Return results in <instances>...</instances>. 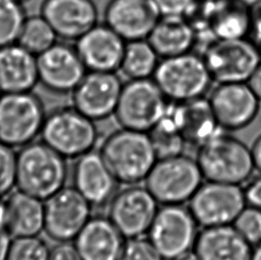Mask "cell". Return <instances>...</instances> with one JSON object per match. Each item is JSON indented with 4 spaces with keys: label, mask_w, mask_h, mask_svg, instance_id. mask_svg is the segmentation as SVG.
<instances>
[{
    "label": "cell",
    "mask_w": 261,
    "mask_h": 260,
    "mask_svg": "<svg viewBox=\"0 0 261 260\" xmlns=\"http://www.w3.org/2000/svg\"><path fill=\"white\" fill-rule=\"evenodd\" d=\"M67 159L43 141H33L17 152L16 187L46 200L63 189L69 175Z\"/></svg>",
    "instance_id": "obj_1"
},
{
    "label": "cell",
    "mask_w": 261,
    "mask_h": 260,
    "mask_svg": "<svg viewBox=\"0 0 261 260\" xmlns=\"http://www.w3.org/2000/svg\"><path fill=\"white\" fill-rule=\"evenodd\" d=\"M100 153L119 183L146 179L158 161L148 133L120 127L103 141Z\"/></svg>",
    "instance_id": "obj_2"
},
{
    "label": "cell",
    "mask_w": 261,
    "mask_h": 260,
    "mask_svg": "<svg viewBox=\"0 0 261 260\" xmlns=\"http://www.w3.org/2000/svg\"><path fill=\"white\" fill-rule=\"evenodd\" d=\"M196 161L205 179L212 182L242 186L256 169L251 148L223 129L198 148Z\"/></svg>",
    "instance_id": "obj_3"
},
{
    "label": "cell",
    "mask_w": 261,
    "mask_h": 260,
    "mask_svg": "<svg viewBox=\"0 0 261 260\" xmlns=\"http://www.w3.org/2000/svg\"><path fill=\"white\" fill-rule=\"evenodd\" d=\"M40 136L42 141L66 159H77L93 151L98 141L95 120L73 106L46 113Z\"/></svg>",
    "instance_id": "obj_4"
},
{
    "label": "cell",
    "mask_w": 261,
    "mask_h": 260,
    "mask_svg": "<svg viewBox=\"0 0 261 260\" xmlns=\"http://www.w3.org/2000/svg\"><path fill=\"white\" fill-rule=\"evenodd\" d=\"M170 106L152 77L128 80L122 87L114 116L120 127L148 133L169 113Z\"/></svg>",
    "instance_id": "obj_5"
},
{
    "label": "cell",
    "mask_w": 261,
    "mask_h": 260,
    "mask_svg": "<svg viewBox=\"0 0 261 260\" xmlns=\"http://www.w3.org/2000/svg\"><path fill=\"white\" fill-rule=\"evenodd\" d=\"M152 79L171 102L205 96L214 82L203 57L194 51L161 59Z\"/></svg>",
    "instance_id": "obj_6"
},
{
    "label": "cell",
    "mask_w": 261,
    "mask_h": 260,
    "mask_svg": "<svg viewBox=\"0 0 261 260\" xmlns=\"http://www.w3.org/2000/svg\"><path fill=\"white\" fill-rule=\"evenodd\" d=\"M45 106L33 92L0 94V142L22 147L40 136Z\"/></svg>",
    "instance_id": "obj_7"
},
{
    "label": "cell",
    "mask_w": 261,
    "mask_h": 260,
    "mask_svg": "<svg viewBox=\"0 0 261 260\" xmlns=\"http://www.w3.org/2000/svg\"><path fill=\"white\" fill-rule=\"evenodd\" d=\"M203 179L196 159L181 154L158 160L145 186L160 203L183 204L192 199Z\"/></svg>",
    "instance_id": "obj_8"
},
{
    "label": "cell",
    "mask_w": 261,
    "mask_h": 260,
    "mask_svg": "<svg viewBox=\"0 0 261 260\" xmlns=\"http://www.w3.org/2000/svg\"><path fill=\"white\" fill-rule=\"evenodd\" d=\"M199 224L189 207L168 204L160 207L148 238L165 260H174L194 250Z\"/></svg>",
    "instance_id": "obj_9"
},
{
    "label": "cell",
    "mask_w": 261,
    "mask_h": 260,
    "mask_svg": "<svg viewBox=\"0 0 261 260\" xmlns=\"http://www.w3.org/2000/svg\"><path fill=\"white\" fill-rule=\"evenodd\" d=\"M201 56L216 84L247 82L261 63L258 45L247 38L215 39Z\"/></svg>",
    "instance_id": "obj_10"
},
{
    "label": "cell",
    "mask_w": 261,
    "mask_h": 260,
    "mask_svg": "<svg viewBox=\"0 0 261 260\" xmlns=\"http://www.w3.org/2000/svg\"><path fill=\"white\" fill-rule=\"evenodd\" d=\"M189 209L202 227L233 225L247 206L242 186L208 181L192 197Z\"/></svg>",
    "instance_id": "obj_11"
},
{
    "label": "cell",
    "mask_w": 261,
    "mask_h": 260,
    "mask_svg": "<svg viewBox=\"0 0 261 260\" xmlns=\"http://www.w3.org/2000/svg\"><path fill=\"white\" fill-rule=\"evenodd\" d=\"M92 207L74 187H64L46 200L44 231L57 243L71 242L91 218Z\"/></svg>",
    "instance_id": "obj_12"
},
{
    "label": "cell",
    "mask_w": 261,
    "mask_h": 260,
    "mask_svg": "<svg viewBox=\"0 0 261 260\" xmlns=\"http://www.w3.org/2000/svg\"><path fill=\"white\" fill-rule=\"evenodd\" d=\"M158 203L147 187L130 185L111 200L109 218L125 238L140 237L148 232L159 211Z\"/></svg>",
    "instance_id": "obj_13"
},
{
    "label": "cell",
    "mask_w": 261,
    "mask_h": 260,
    "mask_svg": "<svg viewBox=\"0 0 261 260\" xmlns=\"http://www.w3.org/2000/svg\"><path fill=\"white\" fill-rule=\"evenodd\" d=\"M219 127L237 131L253 122L260 108V101L246 82L217 83L208 96Z\"/></svg>",
    "instance_id": "obj_14"
},
{
    "label": "cell",
    "mask_w": 261,
    "mask_h": 260,
    "mask_svg": "<svg viewBox=\"0 0 261 260\" xmlns=\"http://www.w3.org/2000/svg\"><path fill=\"white\" fill-rule=\"evenodd\" d=\"M123 82L117 72L88 71L71 93L72 106L91 120L114 115Z\"/></svg>",
    "instance_id": "obj_15"
},
{
    "label": "cell",
    "mask_w": 261,
    "mask_h": 260,
    "mask_svg": "<svg viewBox=\"0 0 261 260\" xmlns=\"http://www.w3.org/2000/svg\"><path fill=\"white\" fill-rule=\"evenodd\" d=\"M39 82L56 94H71L88 70L75 46L57 42L37 57Z\"/></svg>",
    "instance_id": "obj_16"
},
{
    "label": "cell",
    "mask_w": 261,
    "mask_h": 260,
    "mask_svg": "<svg viewBox=\"0 0 261 260\" xmlns=\"http://www.w3.org/2000/svg\"><path fill=\"white\" fill-rule=\"evenodd\" d=\"M161 16L153 0H110L105 23L128 42L148 39Z\"/></svg>",
    "instance_id": "obj_17"
},
{
    "label": "cell",
    "mask_w": 261,
    "mask_h": 260,
    "mask_svg": "<svg viewBox=\"0 0 261 260\" xmlns=\"http://www.w3.org/2000/svg\"><path fill=\"white\" fill-rule=\"evenodd\" d=\"M40 14L58 39L65 41H76L98 23V10L93 0H44Z\"/></svg>",
    "instance_id": "obj_18"
},
{
    "label": "cell",
    "mask_w": 261,
    "mask_h": 260,
    "mask_svg": "<svg viewBox=\"0 0 261 260\" xmlns=\"http://www.w3.org/2000/svg\"><path fill=\"white\" fill-rule=\"evenodd\" d=\"M75 42L76 50L88 71L120 70L127 41L108 25L97 23Z\"/></svg>",
    "instance_id": "obj_19"
},
{
    "label": "cell",
    "mask_w": 261,
    "mask_h": 260,
    "mask_svg": "<svg viewBox=\"0 0 261 260\" xmlns=\"http://www.w3.org/2000/svg\"><path fill=\"white\" fill-rule=\"evenodd\" d=\"M73 185L94 207L110 203L116 194L119 181L100 151H88L77 158L73 167Z\"/></svg>",
    "instance_id": "obj_20"
},
{
    "label": "cell",
    "mask_w": 261,
    "mask_h": 260,
    "mask_svg": "<svg viewBox=\"0 0 261 260\" xmlns=\"http://www.w3.org/2000/svg\"><path fill=\"white\" fill-rule=\"evenodd\" d=\"M169 114L187 144L197 148L222 130L206 95L171 102Z\"/></svg>",
    "instance_id": "obj_21"
},
{
    "label": "cell",
    "mask_w": 261,
    "mask_h": 260,
    "mask_svg": "<svg viewBox=\"0 0 261 260\" xmlns=\"http://www.w3.org/2000/svg\"><path fill=\"white\" fill-rule=\"evenodd\" d=\"M75 246L83 260H120L125 236L109 217H91L76 237Z\"/></svg>",
    "instance_id": "obj_22"
},
{
    "label": "cell",
    "mask_w": 261,
    "mask_h": 260,
    "mask_svg": "<svg viewBox=\"0 0 261 260\" xmlns=\"http://www.w3.org/2000/svg\"><path fill=\"white\" fill-rule=\"evenodd\" d=\"M39 83L35 55L17 42L0 47V94L32 92Z\"/></svg>",
    "instance_id": "obj_23"
},
{
    "label": "cell",
    "mask_w": 261,
    "mask_h": 260,
    "mask_svg": "<svg viewBox=\"0 0 261 260\" xmlns=\"http://www.w3.org/2000/svg\"><path fill=\"white\" fill-rule=\"evenodd\" d=\"M194 251L201 260H251L253 247L233 225L203 227Z\"/></svg>",
    "instance_id": "obj_24"
},
{
    "label": "cell",
    "mask_w": 261,
    "mask_h": 260,
    "mask_svg": "<svg viewBox=\"0 0 261 260\" xmlns=\"http://www.w3.org/2000/svg\"><path fill=\"white\" fill-rule=\"evenodd\" d=\"M44 200L21 190L12 192L6 204L5 228L15 238L39 236L45 229Z\"/></svg>",
    "instance_id": "obj_25"
},
{
    "label": "cell",
    "mask_w": 261,
    "mask_h": 260,
    "mask_svg": "<svg viewBox=\"0 0 261 260\" xmlns=\"http://www.w3.org/2000/svg\"><path fill=\"white\" fill-rule=\"evenodd\" d=\"M147 40L163 59L194 51L196 32L184 16L162 15Z\"/></svg>",
    "instance_id": "obj_26"
},
{
    "label": "cell",
    "mask_w": 261,
    "mask_h": 260,
    "mask_svg": "<svg viewBox=\"0 0 261 260\" xmlns=\"http://www.w3.org/2000/svg\"><path fill=\"white\" fill-rule=\"evenodd\" d=\"M251 30L250 7L238 0L212 2L208 31L217 39L247 38Z\"/></svg>",
    "instance_id": "obj_27"
},
{
    "label": "cell",
    "mask_w": 261,
    "mask_h": 260,
    "mask_svg": "<svg viewBox=\"0 0 261 260\" xmlns=\"http://www.w3.org/2000/svg\"><path fill=\"white\" fill-rule=\"evenodd\" d=\"M161 57L147 39L126 44L120 70L127 80L152 79Z\"/></svg>",
    "instance_id": "obj_28"
},
{
    "label": "cell",
    "mask_w": 261,
    "mask_h": 260,
    "mask_svg": "<svg viewBox=\"0 0 261 260\" xmlns=\"http://www.w3.org/2000/svg\"><path fill=\"white\" fill-rule=\"evenodd\" d=\"M57 39L58 37L52 26L39 14L27 16L17 43L38 57L58 42Z\"/></svg>",
    "instance_id": "obj_29"
},
{
    "label": "cell",
    "mask_w": 261,
    "mask_h": 260,
    "mask_svg": "<svg viewBox=\"0 0 261 260\" xmlns=\"http://www.w3.org/2000/svg\"><path fill=\"white\" fill-rule=\"evenodd\" d=\"M148 135L158 160L183 154L187 142L169 113L149 131Z\"/></svg>",
    "instance_id": "obj_30"
},
{
    "label": "cell",
    "mask_w": 261,
    "mask_h": 260,
    "mask_svg": "<svg viewBox=\"0 0 261 260\" xmlns=\"http://www.w3.org/2000/svg\"><path fill=\"white\" fill-rule=\"evenodd\" d=\"M23 2L0 0V47L17 42L27 18Z\"/></svg>",
    "instance_id": "obj_31"
},
{
    "label": "cell",
    "mask_w": 261,
    "mask_h": 260,
    "mask_svg": "<svg viewBox=\"0 0 261 260\" xmlns=\"http://www.w3.org/2000/svg\"><path fill=\"white\" fill-rule=\"evenodd\" d=\"M50 250L39 236L19 237L11 243L7 260H49Z\"/></svg>",
    "instance_id": "obj_32"
},
{
    "label": "cell",
    "mask_w": 261,
    "mask_h": 260,
    "mask_svg": "<svg viewBox=\"0 0 261 260\" xmlns=\"http://www.w3.org/2000/svg\"><path fill=\"white\" fill-rule=\"evenodd\" d=\"M16 167L17 152L0 142V199L8 196L16 187Z\"/></svg>",
    "instance_id": "obj_33"
},
{
    "label": "cell",
    "mask_w": 261,
    "mask_h": 260,
    "mask_svg": "<svg viewBox=\"0 0 261 260\" xmlns=\"http://www.w3.org/2000/svg\"><path fill=\"white\" fill-rule=\"evenodd\" d=\"M233 225L253 248L261 244V210L246 206Z\"/></svg>",
    "instance_id": "obj_34"
},
{
    "label": "cell",
    "mask_w": 261,
    "mask_h": 260,
    "mask_svg": "<svg viewBox=\"0 0 261 260\" xmlns=\"http://www.w3.org/2000/svg\"><path fill=\"white\" fill-rule=\"evenodd\" d=\"M120 260H165L153 243L144 236L129 238L124 245Z\"/></svg>",
    "instance_id": "obj_35"
},
{
    "label": "cell",
    "mask_w": 261,
    "mask_h": 260,
    "mask_svg": "<svg viewBox=\"0 0 261 260\" xmlns=\"http://www.w3.org/2000/svg\"><path fill=\"white\" fill-rule=\"evenodd\" d=\"M162 15L184 16L194 0H153Z\"/></svg>",
    "instance_id": "obj_36"
},
{
    "label": "cell",
    "mask_w": 261,
    "mask_h": 260,
    "mask_svg": "<svg viewBox=\"0 0 261 260\" xmlns=\"http://www.w3.org/2000/svg\"><path fill=\"white\" fill-rule=\"evenodd\" d=\"M243 188L247 206L261 210V173L251 177Z\"/></svg>",
    "instance_id": "obj_37"
},
{
    "label": "cell",
    "mask_w": 261,
    "mask_h": 260,
    "mask_svg": "<svg viewBox=\"0 0 261 260\" xmlns=\"http://www.w3.org/2000/svg\"><path fill=\"white\" fill-rule=\"evenodd\" d=\"M49 260H83L75 244L70 242L58 243L50 250Z\"/></svg>",
    "instance_id": "obj_38"
},
{
    "label": "cell",
    "mask_w": 261,
    "mask_h": 260,
    "mask_svg": "<svg viewBox=\"0 0 261 260\" xmlns=\"http://www.w3.org/2000/svg\"><path fill=\"white\" fill-rule=\"evenodd\" d=\"M251 30L250 35L257 45L261 43V2L250 7Z\"/></svg>",
    "instance_id": "obj_39"
},
{
    "label": "cell",
    "mask_w": 261,
    "mask_h": 260,
    "mask_svg": "<svg viewBox=\"0 0 261 260\" xmlns=\"http://www.w3.org/2000/svg\"><path fill=\"white\" fill-rule=\"evenodd\" d=\"M246 83L261 102V63L255 69Z\"/></svg>",
    "instance_id": "obj_40"
},
{
    "label": "cell",
    "mask_w": 261,
    "mask_h": 260,
    "mask_svg": "<svg viewBox=\"0 0 261 260\" xmlns=\"http://www.w3.org/2000/svg\"><path fill=\"white\" fill-rule=\"evenodd\" d=\"M11 243L9 232L5 228H0V260H7Z\"/></svg>",
    "instance_id": "obj_41"
},
{
    "label": "cell",
    "mask_w": 261,
    "mask_h": 260,
    "mask_svg": "<svg viewBox=\"0 0 261 260\" xmlns=\"http://www.w3.org/2000/svg\"><path fill=\"white\" fill-rule=\"evenodd\" d=\"M253 162H254L255 169L261 173V134L257 137L254 143L251 147Z\"/></svg>",
    "instance_id": "obj_42"
},
{
    "label": "cell",
    "mask_w": 261,
    "mask_h": 260,
    "mask_svg": "<svg viewBox=\"0 0 261 260\" xmlns=\"http://www.w3.org/2000/svg\"><path fill=\"white\" fill-rule=\"evenodd\" d=\"M5 221H6V204L3 199H0V228H5Z\"/></svg>",
    "instance_id": "obj_43"
},
{
    "label": "cell",
    "mask_w": 261,
    "mask_h": 260,
    "mask_svg": "<svg viewBox=\"0 0 261 260\" xmlns=\"http://www.w3.org/2000/svg\"><path fill=\"white\" fill-rule=\"evenodd\" d=\"M174 260H201L200 259V257H198L197 255L195 252H193V251H190V252H188V253L185 254L183 256H181V257H177L176 259Z\"/></svg>",
    "instance_id": "obj_44"
},
{
    "label": "cell",
    "mask_w": 261,
    "mask_h": 260,
    "mask_svg": "<svg viewBox=\"0 0 261 260\" xmlns=\"http://www.w3.org/2000/svg\"><path fill=\"white\" fill-rule=\"evenodd\" d=\"M251 260H261V244L253 248Z\"/></svg>",
    "instance_id": "obj_45"
},
{
    "label": "cell",
    "mask_w": 261,
    "mask_h": 260,
    "mask_svg": "<svg viewBox=\"0 0 261 260\" xmlns=\"http://www.w3.org/2000/svg\"><path fill=\"white\" fill-rule=\"evenodd\" d=\"M238 1H240V2H242V3L244 4L245 6H247L249 7H252V6H254L256 4L261 2V0H238Z\"/></svg>",
    "instance_id": "obj_46"
},
{
    "label": "cell",
    "mask_w": 261,
    "mask_h": 260,
    "mask_svg": "<svg viewBox=\"0 0 261 260\" xmlns=\"http://www.w3.org/2000/svg\"><path fill=\"white\" fill-rule=\"evenodd\" d=\"M258 48H259V51H260V54H261V43H259V44H258Z\"/></svg>",
    "instance_id": "obj_47"
},
{
    "label": "cell",
    "mask_w": 261,
    "mask_h": 260,
    "mask_svg": "<svg viewBox=\"0 0 261 260\" xmlns=\"http://www.w3.org/2000/svg\"><path fill=\"white\" fill-rule=\"evenodd\" d=\"M207 1H218V0H207Z\"/></svg>",
    "instance_id": "obj_48"
},
{
    "label": "cell",
    "mask_w": 261,
    "mask_h": 260,
    "mask_svg": "<svg viewBox=\"0 0 261 260\" xmlns=\"http://www.w3.org/2000/svg\"><path fill=\"white\" fill-rule=\"evenodd\" d=\"M20 1H21V2H24V1H26V0H20Z\"/></svg>",
    "instance_id": "obj_49"
}]
</instances>
